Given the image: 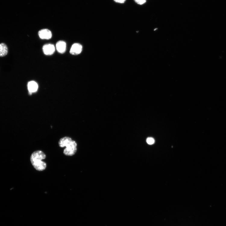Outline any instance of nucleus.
I'll list each match as a JSON object with an SVG mask.
<instances>
[{"instance_id":"obj_1","label":"nucleus","mask_w":226,"mask_h":226,"mask_svg":"<svg viewBox=\"0 0 226 226\" xmlns=\"http://www.w3.org/2000/svg\"><path fill=\"white\" fill-rule=\"evenodd\" d=\"M58 144L60 147H66L64 153L66 155L72 156L77 152V143L70 137H66L61 139L59 140Z\"/></svg>"},{"instance_id":"obj_2","label":"nucleus","mask_w":226,"mask_h":226,"mask_svg":"<svg viewBox=\"0 0 226 226\" xmlns=\"http://www.w3.org/2000/svg\"><path fill=\"white\" fill-rule=\"evenodd\" d=\"M46 157V155L40 150L36 151L32 153L30 160L32 165L36 170L41 171L46 168V164L42 161Z\"/></svg>"},{"instance_id":"obj_3","label":"nucleus","mask_w":226,"mask_h":226,"mask_svg":"<svg viewBox=\"0 0 226 226\" xmlns=\"http://www.w3.org/2000/svg\"><path fill=\"white\" fill-rule=\"evenodd\" d=\"M82 50V45L78 43L72 45L70 51V54L73 55H77L80 54Z\"/></svg>"},{"instance_id":"obj_4","label":"nucleus","mask_w":226,"mask_h":226,"mask_svg":"<svg viewBox=\"0 0 226 226\" xmlns=\"http://www.w3.org/2000/svg\"><path fill=\"white\" fill-rule=\"evenodd\" d=\"M43 51L45 55H50L53 54L55 51V48L53 45L47 44L43 47Z\"/></svg>"},{"instance_id":"obj_5","label":"nucleus","mask_w":226,"mask_h":226,"mask_svg":"<svg viewBox=\"0 0 226 226\" xmlns=\"http://www.w3.org/2000/svg\"><path fill=\"white\" fill-rule=\"evenodd\" d=\"M39 36L42 39H49L52 36L51 32L48 29H43L39 32Z\"/></svg>"},{"instance_id":"obj_6","label":"nucleus","mask_w":226,"mask_h":226,"mask_svg":"<svg viewBox=\"0 0 226 226\" xmlns=\"http://www.w3.org/2000/svg\"><path fill=\"white\" fill-rule=\"evenodd\" d=\"M56 47L59 52L61 54L64 53L66 50V43L63 41H59L56 44Z\"/></svg>"},{"instance_id":"obj_7","label":"nucleus","mask_w":226,"mask_h":226,"mask_svg":"<svg viewBox=\"0 0 226 226\" xmlns=\"http://www.w3.org/2000/svg\"><path fill=\"white\" fill-rule=\"evenodd\" d=\"M38 88L37 83L34 81L29 82L28 84V88L30 93L36 92Z\"/></svg>"},{"instance_id":"obj_8","label":"nucleus","mask_w":226,"mask_h":226,"mask_svg":"<svg viewBox=\"0 0 226 226\" xmlns=\"http://www.w3.org/2000/svg\"><path fill=\"white\" fill-rule=\"evenodd\" d=\"M8 52V49L6 45L4 43L0 44V57L6 56Z\"/></svg>"},{"instance_id":"obj_9","label":"nucleus","mask_w":226,"mask_h":226,"mask_svg":"<svg viewBox=\"0 0 226 226\" xmlns=\"http://www.w3.org/2000/svg\"><path fill=\"white\" fill-rule=\"evenodd\" d=\"M146 141L148 144L152 145L154 144L155 140L152 138H148L147 139Z\"/></svg>"},{"instance_id":"obj_10","label":"nucleus","mask_w":226,"mask_h":226,"mask_svg":"<svg viewBox=\"0 0 226 226\" xmlns=\"http://www.w3.org/2000/svg\"><path fill=\"white\" fill-rule=\"evenodd\" d=\"M134 1L140 5L144 4L146 2V0H134Z\"/></svg>"},{"instance_id":"obj_11","label":"nucleus","mask_w":226,"mask_h":226,"mask_svg":"<svg viewBox=\"0 0 226 226\" xmlns=\"http://www.w3.org/2000/svg\"><path fill=\"white\" fill-rule=\"evenodd\" d=\"M114 1L117 3L122 4L124 3L126 0H114Z\"/></svg>"}]
</instances>
